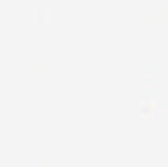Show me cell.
Listing matches in <instances>:
<instances>
[{
  "label": "cell",
  "mask_w": 168,
  "mask_h": 167,
  "mask_svg": "<svg viewBox=\"0 0 168 167\" xmlns=\"http://www.w3.org/2000/svg\"><path fill=\"white\" fill-rule=\"evenodd\" d=\"M40 21V11H37V9H33L32 11V25H39V22Z\"/></svg>",
  "instance_id": "obj_1"
},
{
  "label": "cell",
  "mask_w": 168,
  "mask_h": 167,
  "mask_svg": "<svg viewBox=\"0 0 168 167\" xmlns=\"http://www.w3.org/2000/svg\"><path fill=\"white\" fill-rule=\"evenodd\" d=\"M45 24L48 27V25H50V11L49 9H47V11H45Z\"/></svg>",
  "instance_id": "obj_2"
}]
</instances>
